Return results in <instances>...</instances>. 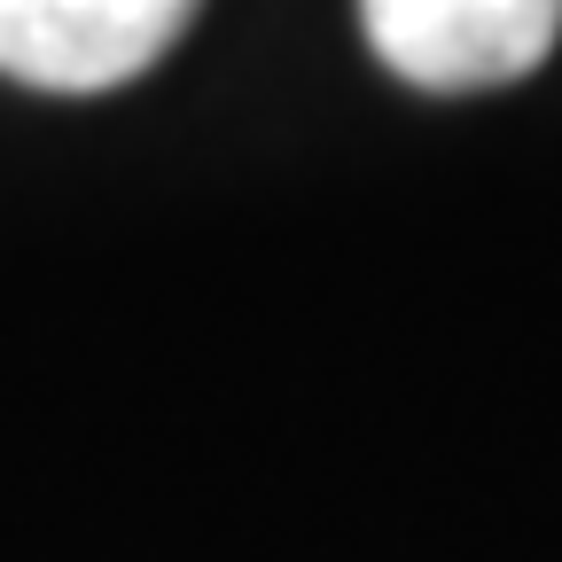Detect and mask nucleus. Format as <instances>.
<instances>
[{"mask_svg":"<svg viewBox=\"0 0 562 562\" xmlns=\"http://www.w3.org/2000/svg\"><path fill=\"white\" fill-rule=\"evenodd\" d=\"M368 47L422 94H476L539 70L562 40V0H360Z\"/></svg>","mask_w":562,"mask_h":562,"instance_id":"obj_1","label":"nucleus"},{"mask_svg":"<svg viewBox=\"0 0 562 562\" xmlns=\"http://www.w3.org/2000/svg\"><path fill=\"white\" fill-rule=\"evenodd\" d=\"M203 0H0V79L40 94H110L140 79Z\"/></svg>","mask_w":562,"mask_h":562,"instance_id":"obj_2","label":"nucleus"}]
</instances>
